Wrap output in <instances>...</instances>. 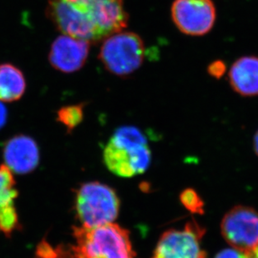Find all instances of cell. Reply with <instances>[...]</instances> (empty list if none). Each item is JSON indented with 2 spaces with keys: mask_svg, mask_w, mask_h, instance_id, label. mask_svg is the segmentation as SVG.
I'll return each mask as SVG.
<instances>
[{
  "mask_svg": "<svg viewBox=\"0 0 258 258\" xmlns=\"http://www.w3.org/2000/svg\"><path fill=\"white\" fill-rule=\"evenodd\" d=\"M151 151L145 135L134 126L117 130L104 151L108 169L121 177H132L147 170Z\"/></svg>",
  "mask_w": 258,
  "mask_h": 258,
  "instance_id": "obj_1",
  "label": "cell"
},
{
  "mask_svg": "<svg viewBox=\"0 0 258 258\" xmlns=\"http://www.w3.org/2000/svg\"><path fill=\"white\" fill-rule=\"evenodd\" d=\"M76 258H133L129 232L114 223L96 227H75Z\"/></svg>",
  "mask_w": 258,
  "mask_h": 258,
  "instance_id": "obj_2",
  "label": "cell"
},
{
  "mask_svg": "<svg viewBox=\"0 0 258 258\" xmlns=\"http://www.w3.org/2000/svg\"><path fill=\"white\" fill-rule=\"evenodd\" d=\"M92 42L100 41L126 27L123 0H64Z\"/></svg>",
  "mask_w": 258,
  "mask_h": 258,
  "instance_id": "obj_3",
  "label": "cell"
},
{
  "mask_svg": "<svg viewBox=\"0 0 258 258\" xmlns=\"http://www.w3.org/2000/svg\"><path fill=\"white\" fill-rule=\"evenodd\" d=\"M76 207L83 227H100L116 219L119 202L111 188L101 183L90 182L80 188Z\"/></svg>",
  "mask_w": 258,
  "mask_h": 258,
  "instance_id": "obj_4",
  "label": "cell"
},
{
  "mask_svg": "<svg viewBox=\"0 0 258 258\" xmlns=\"http://www.w3.org/2000/svg\"><path fill=\"white\" fill-rule=\"evenodd\" d=\"M105 39L100 48V58L108 71L116 76H124L141 67L146 49L139 35L119 31Z\"/></svg>",
  "mask_w": 258,
  "mask_h": 258,
  "instance_id": "obj_5",
  "label": "cell"
},
{
  "mask_svg": "<svg viewBox=\"0 0 258 258\" xmlns=\"http://www.w3.org/2000/svg\"><path fill=\"white\" fill-rule=\"evenodd\" d=\"M205 230L191 222L181 230H170L162 235L153 258H205L201 246Z\"/></svg>",
  "mask_w": 258,
  "mask_h": 258,
  "instance_id": "obj_6",
  "label": "cell"
},
{
  "mask_svg": "<svg viewBox=\"0 0 258 258\" xmlns=\"http://www.w3.org/2000/svg\"><path fill=\"white\" fill-rule=\"evenodd\" d=\"M171 15L180 31L195 36L208 33L216 20V10L212 0H175Z\"/></svg>",
  "mask_w": 258,
  "mask_h": 258,
  "instance_id": "obj_7",
  "label": "cell"
},
{
  "mask_svg": "<svg viewBox=\"0 0 258 258\" xmlns=\"http://www.w3.org/2000/svg\"><path fill=\"white\" fill-rule=\"evenodd\" d=\"M222 231L234 248L249 252L258 245L257 212L249 207H235L222 221Z\"/></svg>",
  "mask_w": 258,
  "mask_h": 258,
  "instance_id": "obj_8",
  "label": "cell"
},
{
  "mask_svg": "<svg viewBox=\"0 0 258 258\" xmlns=\"http://www.w3.org/2000/svg\"><path fill=\"white\" fill-rule=\"evenodd\" d=\"M89 50V42L63 34L53 42L49 52V61L58 71L63 73H74L83 67Z\"/></svg>",
  "mask_w": 258,
  "mask_h": 258,
  "instance_id": "obj_9",
  "label": "cell"
},
{
  "mask_svg": "<svg viewBox=\"0 0 258 258\" xmlns=\"http://www.w3.org/2000/svg\"><path fill=\"white\" fill-rule=\"evenodd\" d=\"M39 158L38 146L29 137H15L5 146V166L14 172H30L39 163Z\"/></svg>",
  "mask_w": 258,
  "mask_h": 258,
  "instance_id": "obj_10",
  "label": "cell"
},
{
  "mask_svg": "<svg viewBox=\"0 0 258 258\" xmlns=\"http://www.w3.org/2000/svg\"><path fill=\"white\" fill-rule=\"evenodd\" d=\"M18 192L15 180L8 166H0V231L10 235L19 227V218L15 207Z\"/></svg>",
  "mask_w": 258,
  "mask_h": 258,
  "instance_id": "obj_11",
  "label": "cell"
},
{
  "mask_svg": "<svg viewBox=\"0 0 258 258\" xmlns=\"http://www.w3.org/2000/svg\"><path fill=\"white\" fill-rule=\"evenodd\" d=\"M229 79L231 86L239 94L245 96L258 95V58H239L231 66Z\"/></svg>",
  "mask_w": 258,
  "mask_h": 258,
  "instance_id": "obj_12",
  "label": "cell"
},
{
  "mask_svg": "<svg viewBox=\"0 0 258 258\" xmlns=\"http://www.w3.org/2000/svg\"><path fill=\"white\" fill-rule=\"evenodd\" d=\"M26 81L22 71L11 63L0 64V100L12 102L25 94Z\"/></svg>",
  "mask_w": 258,
  "mask_h": 258,
  "instance_id": "obj_13",
  "label": "cell"
},
{
  "mask_svg": "<svg viewBox=\"0 0 258 258\" xmlns=\"http://www.w3.org/2000/svg\"><path fill=\"white\" fill-rule=\"evenodd\" d=\"M58 120L62 122L69 129H73L78 125L83 119L82 105H70L61 109L58 113Z\"/></svg>",
  "mask_w": 258,
  "mask_h": 258,
  "instance_id": "obj_14",
  "label": "cell"
},
{
  "mask_svg": "<svg viewBox=\"0 0 258 258\" xmlns=\"http://www.w3.org/2000/svg\"><path fill=\"white\" fill-rule=\"evenodd\" d=\"M180 200L188 210L192 212H202V202L199 196L192 190H186L180 196Z\"/></svg>",
  "mask_w": 258,
  "mask_h": 258,
  "instance_id": "obj_15",
  "label": "cell"
},
{
  "mask_svg": "<svg viewBox=\"0 0 258 258\" xmlns=\"http://www.w3.org/2000/svg\"><path fill=\"white\" fill-rule=\"evenodd\" d=\"M215 258H248V255L245 251L233 247L220 251Z\"/></svg>",
  "mask_w": 258,
  "mask_h": 258,
  "instance_id": "obj_16",
  "label": "cell"
},
{
  "mask_svg": "<svg viewBox=\"0 0 258 258\" xmlns=\"http://www.w3.org/2000/svg\"><path fill=\"white\" fill-rule=\"evenodd\" d=\"M7 119V109L5 107L3 101L0 100V129L5 125Z\"/></svg>",
  "mask_w": 258,
  "mask_h": 258,
  "instance_id": "obj_17",
  "label": "cell"
},
{
  "mask_svg": "<svg viewBox=\"0 0 258 258\" xmlns=\"http://www.w3.org/2000/svg\"><path fill=\"white\" fill-rule=\"evenodd\" d=\"M248 255V258H258V245L255 246L251 251L246 252Z\"/></svg>",
  "mask_w": 258,
  "mask_h": 258,
  "instance_id": "obj_18",
  "label": "cell"
},
{
  "mask_svg": "<svg viewBox=\"0 0 258 258\" xmlns=\"http://www.w3.org/2000/svg\"><path fill=\"white\" fill-rule=\"evenodd\" d=\"M254 146H255V150H256V154L258 155V132L255 136V140H254Z\"/></svg>",
  "mask_w": 258,
  "mask_h": 258,
  "instance_id": "obj_19",
  "label": "cell"
}]
</instances>
